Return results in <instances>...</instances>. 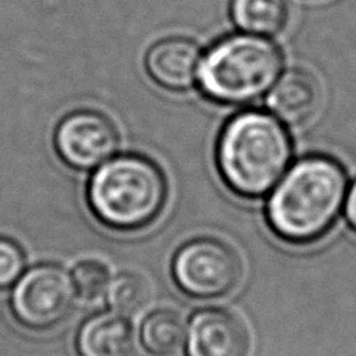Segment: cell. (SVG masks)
<instances>
[{
    "label": "cell",
    "mask_w": 356,
    "mask_h": 356,
    "mask_svg": "<svg viewBox=\"0 0 356 356\" xmlns=\"http://www.w3.org/2000/svg\"><path fill=\"white\" fill-rule=\"evenodd\" d=\"M347 174L325 155L296 161L272 188L266 219L270 230L289 244L319 241L334 225L344 208Z\"/></svg>",
    "instance_id": "obj_1"
},
{
    "label": "cell",
    "mask_w": 356,
    "mask_h": 356,
    "mask_svg": "<svg viewBox=\"0 0 356 356\" xmlns=\"http://www.w3.org/2000/svg\"><path fill=\"white\" fill-rule=\"evenodd\" d=\"M292 143L284 125L264 111L238 113L222 129L216 164L222 180L244 199L267 195L288 170Z\"/></svg>",
    "instance_id": "obj_2"
},
{
    "label": "cell",
    "mask_w": 356,
    "mask_h": 356,
    "mask_svg": "<svg viewBox=\"0 0 356 356\" xmlns=\"http://www.w3.org/2000/svg\"><path fill=\"white\" fill-rule=\"evenodd\" d=\"M168 181L155 161L143 155H119L95 169L88 184V205L102 224L136 232L161 214Z\"/></svg>",
    "instance_id": "obj_3"
},
{
    "label": "cell",
    "mask_w": 356,
    "mask_h": 356,
    "mask_svg": "<svg viewBox=\"0 0 356 356\" xmlns=\"http://www.w3.org/2000/svg\"><path fill=\"white\" fill-rule=\"evenodd\" d=\"M282 69L283 55L272 41L250 33L232 35L202 55L197 81L209 100L245 105L269 92Z\"/></svg>",
    "instance_id": "obj_4"
},
{
    "label": "cell",
    "mask_w": 356,
    "mask_h": 356,
    "mask_svg": "<svg viewBox=\"0 0 356 356\" xmlns=\"http://www.w3.org/2000/svg\"><path fill=\"white\" fill-rule=\"evenodd\" d=\"M170 270L181 292L209 300L224 297L236 288L243 264L228 244L214 238H197L177 250Z\"/></svg>",
    "instance_id": "obj_5"
},
{
    "label": "cell",
    "mask_w": 356,
    "mask_h": 356,
    "mask_svg": "<svg viewBox=\"0 0 356 356\" xmlns=\"http://www.w3.org/2000/svg\"><path fill=\"white\" fill-rule=\"evenodd\" d=\"M75 288L66 270L44 264L21 275L13 289L16 321L33 332H46L66 319L74 308Z\"/></svg>",
    "instance_id": "obj_6"
},
{
    "label": "cell",
    "mask_w": 356,
    "mask_h": 356,
    "mask_svg": "<svg viewBox=\"0 0 356 356\" xmlns=\"http://www.w3.org/2000/svg\"><path fill=\"white\" fill-rule=\"evenodd\" d=\"M55 149L67 166L92 170L114 156L119 133L113 120L92 110L74 111L61 120L55 131Z\"/></svg>",
    "instance_id": "obj_7"
},
{
    "label": "cell",
    "mask_w": 356,
    "mask_h": 356,
    "mask_svg": "<svg viewBox=\"0 0 356 356\" xmlns=\"http://www.w3.org/2000/svg\"><path fill=\"white\" fill-rule=\"evenodd\" d=\"M186 356H247L250 348L244 322L230 311L207 308L186 327Z\"/></svg>",
    "instance_id": "obj_8"
},
{
    "label": "cell",
    "mask_w": 356,
    "mask_h": 356,
    "mask_svg": "<svg viewBox=\"0 0 356 356\" xmlns=\"http://www.w3.org/2000/svg\"><path fill=\"white\" fill-rule=\"evenodd\" d=\"M200 47L186 38H166L150 47L145 69L155 83L169 91H188L197 83Z\"/></svg>",
    "instance_id": "obj_9"
},
{
    "label": "cell",
    "mask_w": 356,
    "mask_h": 356,
    "mask_svg": "<svg viewBox=\"0 0 356 356\" xmlns=\"http://www.w3.org/2000/svg\"><path fill=\"white\" fill-rule=\"evenodd\" d=\"M267 106L282 124L302 127L319 110L321 86L309 72L289 69L269 89Z\"/></svg>",
    "instance_id": "obj_10"
},
{
    "label": "cell",
    "mask_w": 356,
    "mask_h": 356,
    "mask_svg": "<svg viewBox=\"0 0 356 356\" xmlns=\"http://www.w3.org/2000/svg\"><path fill=\"white\" fill-rule=\"evenodd\" d=\"M75 348L79 356H131L133 328L125 316L114 311L94 314L80 327Z\"/></svg>",
    "instance_id": "obj_11"
},
{
    "label": "cell",
    "mask_w": 356,
    "mask_h": 356,
    "mask_svg": "<svg viewBox=\"0 0 356 356\" xmlns=\"http://www.w3.org/2000/svg\"><path fill=\"white\" fill-rule=\"evenodd\" d=\"M230 15L244 33L272 36L283 30L289 6L288 0H232Z\"/></svg>",
    "instance_id": "obj_12"
},
{
    "label": "cell",
    "mask_w": 356,
    "mask_h": 356,
    "mask_svg": "<svg viewBox=\"0 0 356 356\" xmlns=\"http://www.w3.org/2000/svg\"><path fill=\"white\" fill-rule=\"evenodd\" d=\"M186 325L172 309H158L141 323L139 341L152 356H174L184 344Z\"/></svg>",
    "instance_id": "obj_13"
},
{
    "label": "cell",
    "mask_w": 356,
    "mask_h": 356,
    "mask_svg": "<svg viewBox=\"0 0 356 356\" xmlns=\"http://www.w3.org/2000/svg\"><path fill=\"white\" fill-rule=\"evenodd\" d=\"M105 294L114 313L127 317L145 307L149 300V284L138 273L125 272L110 280Z\"/></svg>",
    "instance_id": "obj_14"
},
{
    "label": "cell",
    "mask_w": 356,
    "mask_h": 356,
    "mask_svg": "<svg viewBox=\"0 0 356 356\" xmlns=\"http://www.w3.org/2000/svg\"><path fill=\"white\" fill-rule=\"evenodd\" d=\"M110 270L108 267L94 259L81 261L72 273V283L75 292L85 300H95L106 292L110 284Z\"/></svg>",
    "instance_id": "obj_15"
},
{
    "label": "cell",
    "mask_w": 356,
    "mask_h": 356,
    "mask_svg": "<svg viewBox=\"0 0 356 356\" xmlns=\"http://www.w3.org/2000/svg\"><path fill=\"white\" fill-rule=\"evenodd\" d=\"M24 267L25 257L21 247L8 238H0V289L17 282Z\"/></svg>",
    "instance_id": "obj_16"
},
{
    "label": "cell",
    "mask_w": 356,
    "mask_h": 356,
    "mask_svg": "<svg viewBox=\"0 0 356 356\" xmlns=\"http://www.w3.org/2000/svg\"><path fill=\"white\" fill-rule=\"evenodd\" d=\"M344 216L348 227L356 233V180L352 183V186L347 189L346 200H344Z\"/></svg>",
    "instance_id": "obj_17"
}]
</instances>
